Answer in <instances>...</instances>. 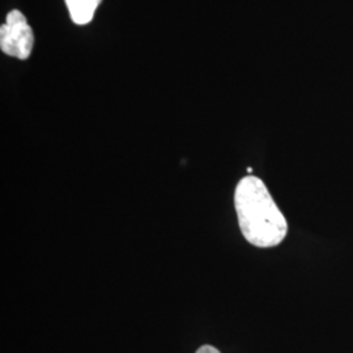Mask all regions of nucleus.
Listing matches in <instances>:
<instances>
[{
    "label": "nucleus",
    "mask_w": 353,
    "mask_h": 353,
    "mask_svg": "<svg viewBox=\"0 0 353 353\" xmlns=\"http://www.w3.org/2000/svg\"><path fill=\"white\" fill-rule=\"evenodd\" d=\"M196 353H221L217 348H214L212 345H202Z\"/></svg>",
    "instance_id": "obj_4"
},
{
    "label": "nucleus",
    "mask_w": 353,
    "mask_h": 353,
    "mask_svg": "<svg viewBox=\"0 0 353 353\" xmlns=\"http://www.w3.org/2000/svg\"><path fill=\"white\" fill-rule=\"evenodd\" d=\"M34 46V33L26 14L12 10L7 14L6 23L0 26V49L13 58L26 61Z\"/></svg>",
    "instance_id": "obj_2"
},
{
    "label": "nucleus",
    "mask_w": 353,
    "mask_h": 353,
    "mask_svg": "<svg viewBox=\"0 0 353 353\" xmlns=\"http://www.w3.org/2000/svg\"><path fill=\"white\" fill-rule=\"evenodd\" d=\"M234 205L242 236L256 248H274L287 236L288 224L258 176L242 178L234 192Z\"/></svg>",
    "instance_id": "obj_1"
},
{
    "label": "nucleus",
    "mask_w": 353,
    "mask_h": 353,
    "mask_svg": "<svg viewBox=\"0 0 353 353\" xmlns=\"http://www.w3.org/2000/svg\"><path fill=\"white\" fill-rule=\"evenodd\" d=\"M71 20L77 26H87L100 7L102 0H64Z\"/></svg>",
    "instance_id": "obj_3"
}]
</instances>
